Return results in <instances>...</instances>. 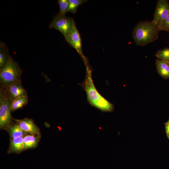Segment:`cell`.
I'll list each match as a JSON object with an SVG mask.
<instances>
[{
	"mask_svg": "<svg viewBox=\"0 0 169 169\" xmlns=\"http://www.w3.org/2000/svg\"><path fill=\"white\" fill-rule=\"evenodd\" d=\"M40 138V136L28 135L23 137L24 149L36 147Z\"/></svg>",
	"mask_w": 169,
	"mask_h": 169,
	"instance_id": "obj_12",
	"label": "cell"
},
{
	"mask_svg": "<svg viewBox=\"0 0 169 169\" xmlns=\"http://www.w3.org/2000/svg\"><path fill=\"white\" fill-rule=\"evenodd\" d=\"M169 14V3L168 1L158 0L156 4L153 20L157 23L160 28L162 23Z\"/></svg>",
	"mask_w": 169,
	"mask_h": 169,
	"instance_id": "obj_6",
	"label": "cell"
},
{
	"mask_svg": "<svg viewBox=\"0 0 169 169\" xmlns=\"http://www.w3.org/2000/svg\"><path fill=\"white\" fill-rule=\"evenodd\" d=\"M166 131L167 138L169 139V119L165 123Z\"/></svg>",
	"mask_w": 169,
	"mask_h": 169,
	"instance_id": "obj_20",
	"label": "cell"
},
{
	"mask_svg": "<svg viewBox=\"0 0 169 169\" xmlns=\"http://www.w3.org/2000/svg\"><path fill=\"white\" fill-rule=\"evenodd\" d=\"M87 1L86 0H69L67 12H70L74 13H76L78 7Z\"/></svg>",
	"mask_w": 169,
	"mask_h": 169,
	"instance_id": "obj_16",
	"label": "cell"
},
{
	"mask_svg": "<svg viewBox=\"0 0 169 169\" xmlns=\"http://www.w3.org/2000/svg\"><path fill=\"white\" fill-rule=\"evenodd\" d=\"M66 42L70 46L76 49L85 63L87 60L82 53L81 39L75 23Z\"/></svg>",
	"mask_w": 169,
	"mask_h": 169,
	"instance_id": "obj_7",
	"label": "cell"
},
{
	"mask_svg": "<svg viewBox=\"0 0 169 169\" xmlns=\"http://www.w3.org/2000/svg\"><path fill=\"white\" fill-rule=\"evenodd\" d=\"M161 30L169 31V14L162 23L161 27Z\"/></svg>",
	"mask_w": 169,
	"mask_h": 169,
	"instance_id": "obj_19",
	"label": "cell"
},
{
	"mask_svg": "<svg viewBox=\"0 0 169 169\" xmlns=\"http://www.w3.org/2000/svg\"><path fill=\"white\" fill-rule=\"evenodd\" d=\"M9 54V50L5 44L0 42V69L6 64Z\"/></svg>",
	"mask_w": 169,
	"mask_h": 169,
	"instance_id": "obj_14",
	"label": "cell"
},
{
	"mask_svg": "<svg viewBox=\"0 0 169 169\" xmlns=\"http://www.w3.org/2000/svg\"><path fill=\"white\" fill-rule=\"evenodd\" d=\"M23 150V137H20L11 139L8 150L9 152H19Z\"/></svg>",
	"mask_w": 169,
	"mask_h": 169,
	"instance_id": "obj_11",
	"label": "cell"
},
{
	"mask_svg": "<svg viewBox=\"0 0 169 169\" xmlns=\"http://www.w3.org/2000/svg\"><path fill=\"white\" fill-rule=\"evenodd\" d=\"M6 88L2 87L0 92V127L8 126L12 121L10 105L11 102Z\"/></svg>",
	"mask_w": 169,
	"mask_h": 169,
	"instance_id": "obj_4",
	"label": "cell"
},
{
	"mask_svg": "<svg viewBox=\"0 0 169 169\" xmlns=\"http://www.w3.org/2000/svg\"><path fill=\"white\" fill-rule=\"evenodd\" d=\"M69 0H58V3L59 5V10L57 14L59 15H65L67 13Z\"/></svg>",
	"mask_w": 169,
	"mask_h": 169,
	"instance_id": "obj_18",
	"label": "cell"
},
{
	"mask_svg": "<svg viewBox=\"0 0 169 169\" xmlns=\"http://www.w3.org/2000/svg\"><path fill=\"white\" fill-rule=\"evenodd\" d=\"M22 72L18 63L9 55L6 64L0 69V81L2 87L7 88L13 83L21 81Z\"/></svg>",
	"mask_w": 169,
	"mask_h": 169,
	"instance_id": "obj_3",
	"label": "cell"
},
{
	"mask_svg": "<svg viewBox=\"0 0 169 169\" xmlns=\"http://www.w3.org/2000/svg\"><path fill=\"white\" fill-rule=\"evenodd\" d=\"M28 101L27 96L20 97L12 101L10 109L13 111L20 108L25 105Z\"/></svg>",
	"mask_w": 169,
	"mask_h": 169,
	"instance_id": "obj_15",
	"label": "cell"
},
{
	"mask_svg": "<svg viewBox=\"0 0 169 169\" xmlns=\"http://www.w3.org/2000/svg\"><path fill=\"white\" fill-rule=\"evenodd\" d=\"M6 88L11 101L27 96L26 91L22 85L21 81L13 83Z\"/></svg>",
	"mask_w": 169,
	"mask_h": 169,
	"instance_id": "obj_8",
	"label": "cell"
},
{
	"mask_svg": "<svg viewBox=\"0 0 169 169\" xmlns=\"http://www.w3.org/2000/svg\"><path fill=\"white\" fill-rule=\"evenodd\" d=\"M75 23L73 18L65 15L57 14L49 26L51 29H55L59 31L64 36L67 41L74 24Z\"/></svg>",
	"mask_w": 169,
	"mask_h": 169,
	"instance_id": "obj_5",
	"label": "cell"
},
{
	"mask_svg": "<svg viewBox=\"0 0 169 169\" xmlns=\"http://www.w3.org/2000/svg\"><path fill=\"white\" fill-rule=\"evenodd\" d=\"M155 64L158 74L165 79H169V63L157 59Z\"/></svg>",
	"mask_w": 169,
	"mask_h": 169,
	"instance_id": "obj_10",
	"label": "cell"
},
{
	"mask_svg": "<svg viewBox=\"0 0 169 169\" xmlns=\"http://www.w3.org/2000/svg\"><path fill=\"white\" fill-rule=\"evenodd\" d=\"M8 130L11 139L20 137H24L26 134L17 124L8 126Z\"/></svg>",
	"mask_w": 169,
	"mask_h": 169,
	"instance_id": "obj_13",
	"label": "cell"
},
{
	"mask_svg": "<svg viewBox=\"0 0 169 169\" xmlns=\"http://www.w3.org/2000/svg\"><path fill=\"white\" fill-rule=\"evenodd\" d=\"M85 79L79 85L86 92L87 99L90 105L103 112H111L114 111V106L101 96L97 91L94 84L92 77L91 69L87 61Z\"/></svg>",
	"mask_w": 169,
	"mask_h": 169,
	"instance_id": "obj_1",
	"label": "cell"
},
{
	"mask_svg": "<svg viewBox=\"0 0 169 169\" xmlns=\"http://www.w3.org/2000/svg\"><path fill=\"white\" fill-rule=\"evenodd\" d=\"M155 56L158 59L169 63V47L158 50Z\"/></svg>",
	"mask_w": 169,
	"mask_h": 169,
	"instance_id": "obj_17",
	"label": "cell"
},
{
	"mask_svg": "<svg viewBox=\"0 0 169 169\" xmlns=\"http://www.w3.org/2000/svg\"><path fill=\"white\" fill-rule=\"evenodd\" d=\"M160 28L154 20L142 21L135 26L132 32V37L136 44L144 46L157 39Z\"/></svg>",
	"mask_w": 169,
	"mask_h": 169,
	"instance_id": "obj_2",
	"label": "cell"
},
{
	"mask_svg": "<svg viewBox=\"0 0 169 169\" xmlns=\"http://www.w3.org/2000/svg\"><path fill=\"white\" fill-rule=\"evenodd\" d=\"M17 124L26 133L33 136L40 135L39 130L32 120L25 118L22 120H17Z\"/></svg>",
	"mask_w": 169,
	"mask_h": 169,
	"instance_id": "obj_9",
	"label": "cell"
}]
</instances>
